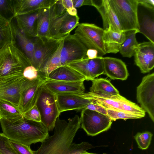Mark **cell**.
I'll return each mask as SVG.
<instances>
[{"label": "cell", "mask_w": 154, "mask_h": 154, "mask_svg": "<svg viewBox=\"0 0 154 154\" xmlns=\"http://www.w3.org/2000/svg\"><path fill=\"white\" fill-rule=\"evenodd\" d=\"M16 39L21 48L20 50L25 54L31 63L34 52V39L24 34L16 26Z\"/></svg>", "instance_id": "cell-29"}, {"label": "cell", "mask_w": 154, "mask_h": 154, "mask_svg": "<svg viewBox=\"0 0 154 154\" xmlns=\"http://www.w3.org/2000/svg\"><path fill=\"white\" fill-rule=\"evenodd\" d=\"M134 56L135 63L141 72H149L154 67V43L149 41L138 43Z\"/></svg>", "instance_id": "cell-15"}, {"label": "cell", "mask_w": 154, "mask_h": 154, "mask_svg": "<svg viewBox=\"0 0 154 154\" xmlns=\"http://www.w3.org/2000/svg\"><path fill=\"white\" fill-rule=\"evenodd\" d=\"M67 12L71 16H75L78 15L76 9L74 7L67 10Z\"/></svg>", "instance_id": "cell-45"}, {"label": "cell", "mask_w": 154, "mask_h": 154, "mask_svg": "<svg viewBox=\"0 0 154 154\" xmlns=\"http://www.w3.org/2000/svg\"><path fill=\"white\" fill-rule=\"evenodd\" d=\"M86 55L89 59H95L98 57V51L94 49H88L87 51Z\"/></svg>", "instance_id": "cell-43"}, {"label": "cell", "mask_w": 154, "mask_h": 154, "mask_svg": "<svg viewBox=\"0 0 154 154\" xmlns=\"http://www.w3.org/2000/svg\"><path fill=\"white\" fill-rule=\"evenodd\" d=\"M66 65L79 72L88 81H92L104 73L103 57H98L93 59L86 58L71 62Z\"/></svg>", "instance_id": "cell-14"}, {"label": "cell", "mask_w": 154, "mask_h": 154, "mask_svg": "<svg viewBox=\"0 0 154 154\" xmlns=\"http://www.w3.org/2000/svg\"><path fill=\"white\" fill-rule=\"evenodd\" d=\"M30 65V61L16 43L9 44L0 50V79L23 75L24 69Z\"/></svg>", "instance_id": "cell-3"}, {"label": "cell", "mask_w": 154, "mask_h": 154, "mask_svg": "<svg viewBox=\"0 0 154 154\" xmlns=\"http://www.w3.org/2000/svg\"><path fill=\"white\" fill-rule=\"evenodd\" d=\"M80 118L81 127L91 136L107 131L113 122L107 115L86 109H82Z\"/></svg>", "instance_id": "cell-9"}, {"label": "cell", "mask_w": 154, "mask_h": 154, "mask_svg": "<svg viewBox=\"0 0 154 154\" xmlns=\"http://www.w3.org/2000/svg\"><path fill=\"white\" fill-rule=\"evenodd\" d=\"M125 37V31L117 32L109 27L104 30L103 39L105 43L109 45L117 53L119 52L120 45L124 41Z\"/></svg>", "instance_id": "cell-30"}, {"label": "cell", "mask_w": 154, "mask_h": 154, "mask_svg": "<svg viewBox=\"0 0 154 154\" xmlns=\"http://www.w3.org/2000/svg\"><path fill=\"white\" fill-rule=\"evenodd\" d=\"M54 5L52 7L50 35L51 38L58 39L70 34V32L78 26L79 18L78 15L71 16L67 11L63 14L57 15Z\"/></svg>", "instance_id": "cell-10"}, {"label": "cell", "mask_w": 154, "mask_h": 154, "mask_svg": "<svg viewBox=\"0 0 154 154\" xmlns=\"http://www.w3.org/2000/svg\"><path fill=\"white\" fill-rule=\"evenodd\" d=\"M104 73L112 79L126 80L129 73L125 63L117 58L103 57Z\"/></svg>", "instance_id": "cell-20"}, {"label": "cell", "mask_w": 154, "mask_h": 154, "mask_svg": "<svg viewBox=\"0 0 154 154\" xmlns=\"http://www.w3.org/2000/svg\"><path fill=\"white\" fill-rule=\"evenodd\" d=\"M35 105L39 112L41 122L49 131H53L56 120L60 114L57 105L56 94L43 84L39 89Z\"/></svg>", "instance_id": "cell-5"}, {"label": "cell", "mask_w": 154, "mask_h": 154, "mask_svg": "<svg viewBox=\"0 0 154 154\" xmlns=\"http://www.w3.org/2000/svg\"><path fill=\"white\" fill-rule=\"evenodd\" d=\"M73 6L75 8H79L85 5H91L92 0H72Z\"/></svg>", "instance_id": "cell-42"}, {"label": "cell", "mask_w": 154, "mask_h": 154, "mask_svg": "<svg viewBox=\"0 0 154 154\" xmlns=\"http://www.w3.org/2000/svg\"><path fill=\"white\" fill-rule=\"evenodd\" d=\"M57 0H14L16 16L53 6Z\"/></svg>", "instance_id": "cell-21"}, {"label": "cell", "mask_w": 154, "mask_h": 154, "mask_svg": "<svg viewBox=\"0 0 154 154\" xmlns=\"http://www.w3.org/2000/svg\"><path fill=\"white\" fill-rule=\"evenodd\" d=\"M123 31H139L137 0H109Z\"/></svg>", "instance_id": "cell-6"}, {"label": "cell", "mask_w": 154, "mask_h": 154, "mask_svg": "<svg viewBox=\"0 0 154 154\" xmlns=\"http://www.w3.org/2000/svg\"><path fill=\"white\" fill-rule=\"evenodd\" d=\"M82 94H57L56 98L59 112L84 109L92 102L83 97Z\"/></svg>", "instance_id": "cell-18"}, {"label": "cell", "mask_w": 154, "mask_h": 154, "mask_svg": "<svg viewBox=\"0 0 154 154\" xmlns=\"http://www.w3.org/2000/svg\"><path fill=\"white\" fill-rule=\"evenodd\" d=\"M80 128V119L77 115L67 121L58 117L54 134L42 141L39 148L33 151L34 154H67Z\"/></svg>", "instance_id": "cell-1"}, {"label": "cell", "mask_w": 154, "mask_h": 154, "mask_svg": "<svg viewBox=\"0 0 154 154\" xmlns=\"http://www.w3.org/2000/svg\"><path fill=\"white\" fill-rule=\"evenodd\" d=\"M0 123L2 133L10 140L29 146L32 144L42 143L49 136L48 130L41 122L23 117L13 121L0 119Z\"/></svg>", "instance_id": "cell-2"}, {"label": "cell", "mask_w": 154, "mask_h": 154, "mask_svg": "<svg viewBox=\"0 0 154 154\" xmlns=\"http://www.w3.org/2000/svg\"><path fill=\"white\" fill-rule=\"evenodd\" d=\"M153 134L149 131L138 132L134 136L138 146L141 149H147L149 146Z\"/></svg>", "instance_id": "cell-34"}, {"label": "cell", "mask_w": 154, "mask_h": 154, "mask_svg": "<svg viewBox=\"0 0 154 154\" xmlns=\"http://www.w3.org/2000/svg\"><path fill=\"white\" fill-rule=\"evenodd\" d=\"M38 10L28 14L18 15L15 18L17 27L28 37H35V27Z\"/></svg>", "instance_id": "cell-23"}, {"label": "cell", "mask_w": 154, "mask_h": 154, "mask_svg": "<svg viewBox=\"0 0 154 154\" xmlns=\"http://www.w3.org/2000/svg\"><path fill=\"white\" fill-rule=\"evenodd\" d=\"M137 99L140 107L154 122V73L143 77L137 87Z\"/></svg>", "instance_id": "cell-12"}, {"label": "cell", "mask_w": 154, "mask_h": 154, "mask_svg": "<svg viewBox=\"0 0 154 154\" xmlns=\"http://www.w3.org/2000/svg\"><path fill=\"white\" fill-rule=\"evenodd\" d=\"M62 38L57 39L52 38L36 37L34 39V52L31 63L43 79H46L43 75L45 65L57 51Z\"/></svg>", "instance_id": "cell-7"}, {"label": "cell", "mask_w": 154, "mask_h": 154, "mask_svg": "<svg viewBox=\"0 0 154 154\" xmlns=\"http://www.w3.org/2000/svg\"><path fill=\"white\" fill-rule=\"evenodd\" d=\"M47 79L39 78L30 80L25 78L21 85L18 106L23 114L35 105L39 89Z\"/></svg>", "instance_id": "cell-13"}, {"label": "cell", "mask_w": 154, "mask_h": 154, "mask_svg": "<svg viewBox=\"0 0 154 154\" xmlns=\"http://www.w3.org/2000/svg\"><path fill=\"white\" fill-rule=\"evenodd\" d=\"M23 118L18 107L7 101L0 99V119L13 121Z\"/></svg>", "instance_id": "cell-28"}, {"label": "cell", "mask_w": 154, "mask_h": 154, "mask_svg": "<svg viewBox=\"0 0 154 154\" xmlns=\"http://www.w3.org/2000/svg\"><path fill=\"white\" fill-rule=\"evenodd\" d=\"M15 17L14 0H0V18L11 22Z\"/></svg>", "instance_id": "cell-31"}, {"label": "cell", "mask_w": 154, "mask_h": 154, "mask_svg": "<svg viewBox=\"0 0 154 154\" xmlns=\"http://www.w3.org/2000/svg\"><path fill=\"white\" fill-rule=\"evenodd\" d=\"M86 99L96 101L106 108L133 112L145 116L146 112L136 103L126 99L120 94L111 96H103L90 92L82 94Z\"/></svg>", "instance_id": "cell-8"}, {"label": "cell", "mask_w": 154, "mask_h": 154, "mask_svg": "<svg viewBox=\"0 0 154 154\" xmlns=\"http://www.w3.org/2000/svg\"><path fill=\"white\" fill-rule=\"evenodd\" d=\"M0 154H18L11 145L10 140L1 133Z\"/></svg>", "instance_id": "cell-35"}, {"label": "cell", "mask_w": 154, "mask_h": 154, "mask_svg": "<svg viewBox=\"0 0 154 154\" xmlns=\"http://www.w3.org/2000/svg\"><path fill=\"white\" fill-rule=\"evenodd\" d=\"M104 29L94 24L79 23L75 31V35L88 49L98 51V57H102L106 53H112L110 47L103 39Z\"/></svg>", "instance_id": "cell-4"}, {"label": "cell", "mask_w": 154, "mask_h": 154, "mask_svg": "<svg viewBox=\"0 0 154 154\" xmlns=\"http://www.w3.org/2000/svg\"><path fill=\"white\" fill-rule=\"evenodd\" d=\"M61 2L63 6L66 11L73 7L72 0H61Z\"/></svg>", "instance_id": "cell-44"}, {"label": "cell", "mask_w": 154, "mask_h": 154, "mask_svg": "<svg viewBox=\"0 0 154 154\" xmlns=\"http://www.w3.org/2000/svg\"><path fill=\"white\" fill-rule=\"evenodd\" d=\"M47 79L70 82H84L86 80L84 76L67 65L61 66L53 71L48 75Z\"/></svg>", "instance_id": "cell-22"}, {"label": "cell", "mask_w": 154, "mask_h": 154, "mask_svg": "<svg viewBox=\"0 0 154 154\" xmlns=\"http://www.w3.org/2000/svg\"><path fill=\"white\" fill-rule=\"evenodd\" d=\"M23 75L25 78L30 80L39 78H43L37 70L32 65L28 66L24 69Z\"/></svg>", "instance_id": "cell-39"}, {"label": "cell", "mask_w": 154, "mask_h": 154, "mask_svg": "<svg viewBox=\"0 0 154 154\" xmlns=\"http://www.w3.org/2000/svg\"><path fill=\"white\" fill-rule=\"evenodd\" d=\"M52 6L38 10L35 27V37L51 38L49 26L51 16Z\"/></svg>", "instance_id": "cell-24"}, {"label": "cell", "mask_w": 154, "mask_h": 154, "mask_svg": "<svg viewBox=\"0 0 154 154\" xmlns=\"http://www.w3.org/2000/svg\"><path fill=\"white\" fill-rule=\"evenodd\" d=\"M92 6H94L100 14L104 30L110 27L116 32L123 31L116 14L110 5L109 0H92Z\"/></svg>", "instance_id": "cell-17"}, {"label": "cell", "mask_w": 154, "mask_h": 154, "mask_svg": "<svg viewBox=\"0 0 154 154\" xmlns=\"http://www.w3.org/2000/svg\"><path fill=\"white\" fill-rule=\"evenodd\" d=\"M88 49L74 34H70L63 37L60 57L62 66L87 58Z\"/></svg>", "instance_id": "cell-11"}, {"label": "cell", "mask_w": 154, "mask_h": 154, "mask_svg": "<svg viewBox=\"0 0 154 154\" xmlns=\"http://www.w3.org/2000/svg\"><path fill=\"white\" fill-rule=\"evenodd\" d=\"M142 22L139 23V32L142 33L149 40L154 43V20L149 17H144Z\"/></svg>", "instance_id": "cell-33"}, {"label": "cell", "mask_w": 154, "mask_h": 154, "mask_svg": "<svg viewBox=\"0 0 154 154\" xmlns=\"http://www.w3.org/2000/svg\"><path fill=\"white\" fill-rule=\"evenodd\" d=\"M11 145L18 154H34L30 146L10 140Z\"/></svg>", "instance_id": "cell-38"}, {"label": "cell", "mask_w": 154, "mask_h": 154, "mask_svg": "<svg viewBox=\"0 0 154 154\" xmlns=\"http://www.w3.org/2000/svg\"><path fill=\"white\" fill-rule=\"evenodd\" d=\"M107 115L112 121L118 119L126 120L128 119H138L144 117L136 113L109 108H106Z\"/></svg>", "instance_id": "cell-32"}, {"label": "cell", "mask_w": 154, "mask_h": 154, "mask_svg": "<svg viewBox=\"0 0 154 154\" xmlns=\"http://www.w3.org/2000/svg\"><path fill=\"white\" fill-rule=\"evenodd\" d=\"M81 154H97L96 153H93L88 152L86 151H84L82 152ZM103 154H107L106 153H103Z\"/></svg>", "instance_id": "cell-46"}, {"label": "cell", "mask_w": 154, "mask_h": 154, "mask_svg": "<svg viewBox=\"0 0 154 154\" xmlns=\"http://www.w3.org/2000/svg\"><path fill=\"white\" fill-rule=\"evenodd\" d=\"M125 32V38L120 45L119 52L123 57L131 58L134 56L135 48L138 44L136 35L137 33L139 32V31L132 29Z\"/></svg>", "instance_id": "cell-27"}, {"label": "cell", "mask_w": 154, "mask_h": 154, "mask_svg": "<svg viewBox=\"0 0 154 154\" xmlns=\"http://www.w3.org/2000/svg\"><path fill=\"white\" fill-rule=\"evenodd\" d=\"M16 26L0 18V50L12 43H16Z\"/></svg>", "instance_id": "cell-26"}, {"label": "cell", "mask_w": 154, "mask_h": 154, "mask_svg": "<svg viewBox=\"0 0 154 154\" xmlns=\"http://www.w3.org/2000/svg\"><path fill=\"white\" fill-rule=\"evenodd\" d=\"M92 100V102L86 106L84 109H89L107 115L106 108L96 101Z\"/></svg>", "instance_id": "cell-40"}, {"label": "cell", "mask_w": 154, "mask_h": 154, "mask_svg": "<svg viewBox=\"0 0 154 154\" xmlns=\"http://www.w3.org/2000/svg\"><path fill=\"white\" fill-rule=\"evenodd\" d=\"M94 147L88 142H83L79 143H72L67 154H81L84 151Z\"/></svg>", "instance_id": "cell-36"}, {"label": "cell", "mask_w": 154, "mask_h": 154, "mask_svg": "<svg viewBox=\"0 0 154 154\" xmlns=\"http://www.w3.org/2000/svg\"><path fill=\"white\" fill-rule=\"evenodd\" d=\"M84 81L70 82L58 81L50 79L44 85L50 91L55 94L84 93Z\"/></svg>", "instance_id": "cell-19"}, {"label": "cell", "mask_w": 154, "mask_h": 154, "mask_svg": "<svg viewBox=\"0 0 154 154\" xmlns=\"http://www.w3.org/2000/svg\"><path fill=\"white\" fill-rule=\"evenodd\" d=\"M24 79L22 75L8 79H0V99L10 102L18 107L21 85Z\"/></svg>", "instance_id": "cell-16"}, {"label": "cell", "mask_w": 154, "mask_h": 154, "mask_svg": "<svg viewBox=\"0 0 154 154\" xmlns=\"http://www.w3.org/2000/svg\"><path fill=\"white\" fill-rule=\"evenodd\" d=\"M92 81V84L90 88L91 93L106 96L119 94L118 90L106 79L95 78Z\"/></svg>", "instance_id": "cell-25"}, {"label": "cell", "mask_w": 154, "mask_h": 154, "mask_svg": "<svg viewBox=\"0 0 154 154\" xmlns=\"http://www.w3.org/2000/svg\"><path fill=\"white\" fill-rule=\"evenodd\" d=\"M24 118L29 120L41 122L39 112L35 105L23 114Z\"/></svg>", "instance_id": "cell-37"}, {"label": "cell", "mask_w": 154, "mask_h": 154, "mask_svg": "<svg viewBox=\"0 0 154 154\" xmlns=\"http://www.w3.org/2000/svg\"><path fill=\"white\" fill-rule=\"evenodd\" d=\"M139 5L154 11V1L153 0H137Z\"/></svg>", "instance_id": "cell-41"}]
</instances>
